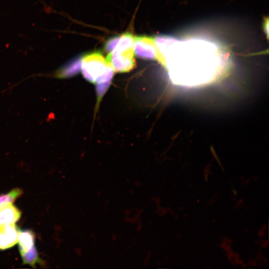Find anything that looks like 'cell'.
Segmentation results:
<instances>
[{
  "mask_svg": "<svg viewBox=\"0 0 269 269\" xmlns=\"http://www.w3.org/2000/svg\"><path fill=\"white\" fill-rule=\"evenodd\" d=\"M134 53L139 57L146 59H157L158 52L154 38L138 36L134 38Z\"/></svg>",
  "mask_w": 269,
  "mask_h": 269,
  "instance_id": "4",
  "label": "cell"
},
{
  "mask_svg": "<svg viewBox=\"0 0 269 269\" xmlns=\"http://www.w3.org/2000/svg\"><path fill=\"white\" fill-rule=\"evenodd\" d=\"M119 36L113 37L107 41L105 45V49L107 51L110 52L114 48L117 43Z\"/></svg>",
  "mask_w": 269,
  "mask_h": 269,
  "instance_id": "12",
  "label": "cell"
},
{
  "mask_svg": "<svg viewBox=\"0 0 269 269\" xmlns=\"http://www.w3.org/2000/svg\"><path fill=\"white\" fill-rule=\"evenodd\" d=\"M81 68L84 78L93 83L111 81L115 71L110 63L99 52L90 53L83 57Z\"/></svg>",
  "mask_w": 269,
  "mask_h": 269,
  "instance_id": "3",
  "label": "cell"
},
{
  "mask_svg": "<svg viewBox=\"0 0 269 269\" xmlns=\"http://www.w3.org/2000/svg\"><path fill=\"white\" fill-rule=\"evenodd\" d=\"M111 82V81H104L97 83L96 92L97 95L98 106L102 98L108 89Z\"/></svg>",
  "mask_w": 269,
  "mask_h": 269,
  "instance_id": "11",
  "label": "cell"
},
{
  "mask_svg": "<svg viewBox=\"0 0 269 269\" xmlns=\"http://www.w3.org/2000/svg\"><path fill=\"white\" fill-rule=\"evenodd\" d=\"M81 61L79 59L69 63L57 71L55 76L59 78H66L77 74L81 68Z\"/></svg>",
  "mask_w": 269,
  "mask_h": 269,
  "instance_id": "8",
  "label": "cell"
},
{
  "mask_svg": "<svg viewBox=\"0 0 269 269\" xmlns=\"http://www.w3.org/2000/svg\"><path fill=\"white\" fill-rule=\"evenodd\" d=\"M23 264L34 267L39 261L38 252L35 246L29 251L20 254Z\"/></svg>",
  "mask_w": 269,
  "mask_h": 269,
  "instance_id": "10",
  "label": "cell"
},
{
  "mask_svg": "<svg viewBox=\"0 0 269 269\" xmlns=\"http://www.w3.org/2000/svg\"><path fill=\"white\" fill-rule=\"evenodd\" d=\"M22 193L21 189L16 188L5 194L0 195V209L10 205L20 197Z\"/></svg>",
  "mask_w": 269,
  "mask_h": 269,
  "instance_id": "9",
  "label": "cell"
},
{
  "mask_svg": "<svg viewBox=\"0 0 269 269\" xmlns=\"http://www.w3.org/2000/svg\"><path fill=\"white\" fill-rule=\"evenodd\" d=\"M133 35L126 33L119 36L113 49L106 57L107 61L117 72H127L133 69L134 58Z\"/></svg>",
  "mask_w": 269,
  "mask_h": 269,
  "instance_id": "2",
  "label": "cell"
},
{
  "mask_svg": "<svg viewBox=\"0 0 269 269\" xmlns=\"http://www.w3.org/2000/svg\"><path fill=\"white\" fill-rule=\"evenodd\" d=\"M19 232L15 224L0 226V250L8 249L16 244Z\"/></svg>",
  "mask_w": 269,
  "mask_h": 269,
  "instance_id": "5",
  "label": "cell"
},
{
  "mask_svg": "<svg viewBox=\"0 0 269 269\" xmlns=\"http://www.w3.org/2000/svg\"><path fill=\"white\" fill-rule=\"evenodd\" d=\"M19 250L20 254L29 251L35 246V236L34 233L31 230L20 231L18 238Z\"/></svg>",
  "mask_w": 269,
  "mask_h": 269,
  "instance_id": "7",
  "label": "cell"
},
{
  "mask_svg": "<svg viewBox=\"0 0 269 269\" xmlns=\"http://www.w3.org/2000/svg\"><path fill=\"white\" fill-rule=\"evenodd\" d=\"M21 216V212L12 204L0 209V226L15 224Z\"/></svg>",
  "mask_w": 269,
  "mask_h": 269,
  "instance_id": "6",
  "label": "cell"
},
{
  "mask_svg": "<svg viewBox=\"0 0 269 269\" xmlns=\"http://www.w3.org/2000/svg\"><path fill=\"white\" fill-rule=\"evenodd\" d=\"M183 44V42H182ZM180 46L177 41L171 49L164 55L161 63L166 65L173 82L185 86H194L208 83L215 76L216 60L209 54L215 47L213 44L201 40L184 42Z\"/></svg>",
  "mask_w": 269,
  "mask_h": 269,
  "instance_id": "1",
  "label": "cell"
}]
</instances>
